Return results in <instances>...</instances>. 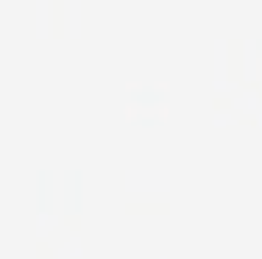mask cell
I'll list each match as a JSON object with an SVG mask.
<instances>
[{
    "instance_id": "1",
    "label": "cell",
    "mask_w": 262,
    "mask_h": 259,
    "mask_svg": "<svg viewBox=\"0 0 262 259\" xmlns=\"http://www.w3.org/2000/svg\"><path fill=\"white\" fill-rule=\"evenodd\" d=\"M254 67H257V78H254V81H262V56H257V64Z\"/></svg>"
},
{
    "instance_id": "2",
    "label": "cell",
    "mask_w": 262,
    "mask_h": 259,
    "mask_svg": "<svg viewBox=\"0 0 262 259\" xmlns=\"http://www.w3.org/2000/svg\"><path fill=\"white\" fill-rule=\"evenodd\" d=\"M51 254H53V251L48 248V245H39V256H51Z\"/></svg>"
}]
</instances>
